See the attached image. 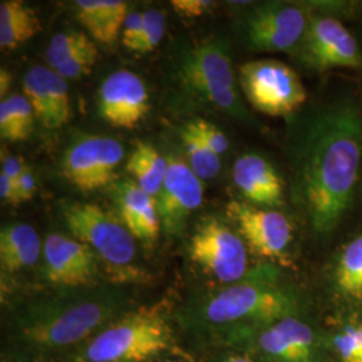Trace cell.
Segmentation results:
<instances>
[{
    "instance_id": "6da1fadb",
    "label": "cell",
    "mask_w": 362,
    "mask_h": 362,
    "mask_svg": "<svg viewBox=\"0 0 362 362\" xmlns=\"http://www.w3.org/2000/svg\"><path fill=\"white\" fill-rule=\"evenodd\" d=\"M294 194L313 231L329 235L353 206L362 164V112L349 98L318 107L294 155Z\"/></svg>"
},
{
    "instance_id": "7a4b0ae2",
    "label": "cell",
    "mask_w": 362,
    "mask_h": 362,
    "mask_svg": "<svg viewBox=\"0 0 362 362\" xmlns=\"http://www.w3.org/2000/svg\"><path fill=\"white\" fill-rule=\"evenodd\" d=\"M122 291L110 287L67 288L19 308L13 334L28 353H52L85 344L127 308Z\"/></svg>"
},
{
    "instance_id": "3957f363",
    "label": "cell",
    "mask_w": 362,
    "mask_h": 362,
    "mask_svg": "<svg viewBox=\"0 0 362 362\" xmlns=\"http://www.w3.org/2000/svg\"><path fill=\"white\" fill-rule=\"evenodd\" d=\"M302 309L297 291L279 282L274 267L260 266L239 282L196 298L182 311L181 321L196 334L219 338L233 330L300 315Z\"/></svg>"
},
{
    "instance_id": "277c9868",
    "label": "cell",
    "mask_w": 362,
    "mask_h": 362,
    "mask_svg": "<svg viewBox=\"0 0 362 362\" xmlns=\"http://www.w3.org/2000/svg\"><path fill=\"white\" fill-rule=\"evenodd\" d=\"M173 334L158 309L127 311L78 346L76 362H143L170 349Z\"/></svg>"
},
{
    "instance_id": "5b68a950",
    "label": "cell",
    "mask_w": 362,
    "mask_h": 362,
    "mask_svg": "<svg viewBox=\"0 0 362 362\" xmlns=\"http://www.w3.org/2000/svg\"><path fill=\"white\" fill-rule=\"evenodd\" d=\"M62 219L71 235L103 262L117 281H136L143 276L134 264L137 248L134 236L118 216L91 203H65Z\"/></svg>"
},
{
    "instance_id": "8992f818",
    "label": "cell",
    "mask_w": 362,
    "mask_h": 362,
    "mask_svg": "<svg viewBox=\"0 0 362 362\" xmlns=\"http://www.w3.org/2000/svg\"><path fill=\"white\" fill-rule=\"evenodd\" d=\"M218 339L257 362H324L326 353L322 337L300 315L233 330Z\"/></svg>"
},
{
    "instance_id": "52a82bcc",
    "label": "cell",
    "mask_w": 362,
    "mask_h": 362,
    "mask_svg": "<svg viewBox=\"0 0 362 362\" xmlns=\"http://www.w3.org/2000/svg\"><path fill=\"white\" fill-rule=\"evenodd\" d=\"M179 77L188 91L218 110L238 119L248 118L226 40L208 39L184 52L179 64Z\"/></svg>"
},
{
    "instance_id": "ba28073f",
    "label": "cell",
    "mask_w": 362,
    "mask_h": 362,
    "mask_svg": "<svg viewBox=\"0 0 362 362\" xmlns=\"http://www.w3.org/2000/svg\"><path fill=\"white\" fill-rule=\"evenodd\" d=\"M238 81L248 104L267 116H290L308 100V91L297 71L275 59L243 64Z\"/></svg>"
},
{
    "instance_id": "9c48e42d",
    "label": "cell",
    "mask_w": 362,
    "mask_h": 362,
    "mask_svg": "<svg viewBox=\"0 0 362 362\" xmlns=\"http://www.w3.org/2000/svg\"><path fill=\"white\" fill-rule=\"evenodd\" d=\"M311 15L308 7L298 3H259L243 15V38L252 52H297L308 31Z\"/></svg>"
},
{
    "instance_id": "30bf717a",
    "label": "cell",
    "mask_w": 362,
    "mask_h": 362,
    "mask_svg": "<svg viewBox=\"0 0 362 362\" xmlns=\"http://www.w3.org/2000/svg\"><path fill=\"white\" fill-rule=\"evenodd\" d=\"M189 254L203 272L226 285L239 282L248 274L246 243L223 220L208 218L197 224Z\"/></svg>"
},
{
    "instance_id": "8fae6325",
    "label": "cell",
    "mask_w": 362,
    "mask_h": 362,
    "mask_svg": "<svg viewBox=\"0 0 362 362\" xmlns=\"http://www.w3.org/2000/svg\"><path fill=\"white\" fill-rule=\"evenodd\" d=\"M226 211L250 252L259 258L287 264L293 227L286 215L238 200H231Z\"/></svg>"
},
{
    "instance_id": "7c38bea8",
    "label": "cell",
    "mask_w": 362,
    "mask_h": 362,
    "mask_svg": "<svg viewBox=\"0 0 362 362\" xmlns=\"http://www.w3.org/2000/svg\"><path fill=\"white\" fill-rule=\"evenodd\" d=\"M122 158L124 148L116 139L83 136L66 149L61 169L79 191L93 192L112 184Z\"/></svg>"
},
{
    "instance_id": "4fadbf2b",
    "label": "cell",
    "mask_w": 362,
    "mask_h": 362,
    "mask_svg": "<svg viewBox=\"0 0 362 362\" xmlns=\"http://www.w3.org/2000/svg\"><path fill=\"white\" fill-rule=\"evenodd\" d=\"M303 65L315 71L334 67H358L361 52L354 35L332 15L313 13L308 31L297 49Z\"/></svg>"
},
{
    "instance_id": "5bb4252c",
    "label": "cell",
    "mask_w": 362,
    "mask_h": 362,
    "mask_svg": "<svg viewBox=\"0 0 362 362\" xmlns=\"http://www.w3.org/2000/svg\"><path fill=\"white\" fill-rule=\"evenodd\" d=\"M43 275L65 288L93 287L98 278L97 255L76 238L50 233L43 242Z\"/></svg>"
},
{
    "instance_id": "9a60e30c",
    "label": "cell",
    "mask_w": 362,
    "mask_h": 362,
    "mask_svg": "<svg viewBox=\"0 0 362 362\" xmlns=\"http://www.w3.org/2000/svg\"><path fill=\"white\" fill-rule=\"evenodd\" d=\"M204 199L203 181L188 163L169 157L165 180L156 197L161 227L168 235H180L185 221L202 206Z\"/></svg>"
},
{
    "instance_id": "2e32d148",
    "label": "cell",
    "mask_w": 362,
    "mask_h": 362,
    "mask_svg": "<svg viewBox=\"0 0 362 362\" xmlns=\"http://www.w3.org/2000/svg\"><path fill=\"white\" fill-rule=\"evenodd\" d=\"M149 93L143 79L129 70H118L98 90V113L115 127L133 129L149 112Z\"/></svg>"
},
{
    "instance_id": "e0dca14e",
    "label": "cell",
    "mask_w": 362,
    "mask_h": 362,
    "mask_svg": "<svg viewBox=\"0 0 362 362\" xmlns=\"http://www.w3.org/2000/svg\"><path fill=\"white\" fill-rule=\"evenodd\" d=\"M23 93L46 129H59L70 119L67 83L49 66H34L27 71L23 78Z\"/></svg>"
},
{
    "instance_id": "ac0fdd59",
    "label": "cell",
    "mask_w": 362,
    "mask_h": 362,
    "mask_svg": "<svg viewBox=\"0 0 362 362\" xmlns=\"http://www.w3.org/2000/svg\"><path fill=\"white\" fill-rule=\"evenodd\" d=\"M233 179L239 192L252 206L274 208L284 203V180L263 156L246 153L238 157Z\"/></svg>"
},
{
    "instance_id": "d6986e66",
    "label": "cell",
    "mask_w": 362,
    "mask_h": 362,
    "mask_svg": "<svg viewBox=\"0 0 362 362\" xmlns=\"http://www.w3.org/2000/svg\"><path fill=\"white\" fill-rule=\"evenodd\" d=\"M118 219L134 239L153 242L161 228V220L155 197L146 194L133 180H119L110 188Z\"/></svg>"
},
{
    "instance_id": "ffe728a7",
    "label": "cell",
    "mask_w": 362,
    "mask_h": 362,
    "mask_svg": "<svg viewBox=\"0 0 362 362\" xmlns=\"http://www.w3.org/2000/svg\"><path fill=\"white\" fill-rule=\"evenodd\" d=\"M74 10L91 38L106 45L116 40L129 13L122 0H77Z\"/></svg>"
},
{
    "instance_id": "44dd1931",
    "label": "cell",
    "mask_w": 362,
    "mask_h": 362,
    "mask_svg": "<svg viewBox=\"0 0 362 362\" xmlns=\"http://www.w3.org/2000/svg\"><path fill=\"white\" fill-rule=\"evenodd\" d=\"M43 254L38 233L30 224H8L0 231L1 270L18 272L33 267Z\"/></svg>"
},
{
    "instance_id": "7402d4cb",
    "label": "cell",
    "mask_w": 362,
    "mask_h": 362,
    "mask_svg": "<svg viewBox=\"0 0 362 362\" xmlns=\"http://www.w3.org/2000/svg\"><path fill=\"white\" fill-rule=\"evenodd\" d=\"M42 31L38 13L22 0L0 3V47L13 50Z\"/></svg>"
},
{
    "instance_id": "603a6c76",
    "label": "cell",
    "mask_w": 362,
    "mask_h": 362,
    "mask_svg": "<svg viewBox=\"0 0 362 362\" xmlns=\"http://www.w3.org/2000/svg\"><path fill=\"white\" fill-rule=\"evenodd\" d=\"M127 169L146 194L157 197L168 170V158L152 144L139 141L130 153Z\"/></svg>"
},
{
    "instance_id": "cb8c5ba5",
    "label": "cell",
    "mask_w": 362,
    "mask_h": 362,
    "mask_svg": "<svg viewBox=\"0 0 362 362\" xmlns=\"http://www.w3.org/2000/svg\"><path fill=\"white\" fill-rule=\"evenodd\" d=\"M35 113L25 95L13 94L0 104V137L10 143L27 140L35 122Z\"/></svg>"
},
{
    "instance_id": "d4e9b609",
    "label": "cell",
    "mask_w": 362,
    "mask_h": 362,
    "mask_svg": "<svg viewBox=\"0 0 362 362\" xmlns=\"http://www.w3.org/2000/svg\"><path fill=\"white\" fill-rule=\"evenodd\" d=\"M180 139L184 152L188 158V165L196 173V176L202 181L214 180L221 168L220 156L216 155L202 140L189 122L182 127Z\"/></svg>"
},
{
    "instance_id": "484cf974",
    "label": "cell",
    "mask_w": 362,
    "mask_h": 362,
    "mask_svg": "<svg viewBox=\"0 0 362 362\" xmlns=\"http://www.w3.org/2000/svg\"><path fill=\"white\" fill-rule=\"evenodd\" d=\"M336 285L339 291L360 298L362 290V235L344 248L336 269Z\"/></svg>"
},
{
    "instance_id": "4316f807",
    "label": "cell",
    "mask_w": 362,
    "mask_h": 362,
    "mask_svg": "<svg viewBox=\"0 0 362 362\" xmlns=\"http://www.w3.org/2000/svg\"><path fill=\"white\" fill-rule=\"evenodd\" d=\"M91 39L86 33L70 30L65 33H59L54 35L47 46V50L45 52V59L50 69H55L69 59L73 54L81 50L86 43H89Z\"/></svg>"
},
{
    "instance_id": "83f0119b",
    "label": "cell",
    "mask_w": 362,
    "mask_h": 362,
    "mask_svg": "<svg viewBox=\"0 0 362 362\" xmlns=\"http://www.w3.org/2000/svg\"><path fill=\"white\" fill-rule=\"evenodd\" d=\"M100 52L95 43L90 40L81 50L73 54L65 62L52 69L58 76L67 79H78L90 74L93 67L98 62Z\"/></svg>"
},
{
    "instance_id": "f1b7e54d",
    "label": "cell",
    "mask_w": 362,
    "mask_h": 362,
    "mask_svg": "<svg viewBox=\"0 0 362 362\" xmlns=\"http://www.w3.org/2000/svg\"><path fill=\"white\" fill-rule=\"evenodd\" d=\"M167 31V21L163 11L146 10L143 13V31L134 52L148 54L158 47Z\"/></svg>"
},
{
    "instance_id": "f546056e",
    "label": "cell",
    "mask_w": 362,
    "mask_h": 362,
    "mask_svg": "<svg viewBox=\"0 0 362 362\" xmlns=\"http://www.w3.org/2000/svg\"><path fill=\"white\" fill-rule=\"evenodd\" d=\"M333 342L341 361L362 362V339L357 326H346Z\"/></svg>"
},
{
    "instance_id": "4dcf8cb0",
    "label": "cell",
    "mask_w": 362,
    "mask_h": 362,
    "mask_svg": "<svg viewBox=\"0 0 362 362\" xmlns=\"http://www.w3.org/2000/svg\"><path fill=\"white\" fill-rule=\"evenodd\" d=\"M188 122L194 128V132L202 137V140L207 144L216 155H224L228 151L230 143L227 136L212 122L204 118H194Z\"/></svg>"
},
{
    "instance_id": "1f68e13d",
    "label": "cell",
    "mask_w": 362,
    "mask_h": 362,
    "mask_svg": "<svg viewBox=\"0 0 362 362\" xmlns=\"http://www.w3.org/2000/svg\"><path fill=\"white\" fill-rule=\"evenodd\" d=\"M170 4L184 18H199L211 13L218 3L212 0H172Z\"/></svg>"
},
{
    "instance_id": "d6a6232c",
    "label": "cell",
    "mask_w": 362,
    "mask_h": 362,
    "mask_svg": "<svg viewBox=\"0 0 362 362\" xmlns=\"http://www.w3.org/2000/svg\"><path fill=\"white\" fill-rule=\"evenodd\" d=\"M141 31H143V13L129 11L122 28L121 40H122V45L130 52L136 50L141 37Z\"/></svg>"
},
{
    "instance_id": "836d02e7",
    "label": "cell",
    "mask_w": 362,
    "mask_h": 362,
    "mask_svg": "<svg viewBox=\"0 0 362 362\" xmlns=\"http://www.w3.org/2000/svg\"><path fill=\"white\" fill-rule=\"evenodd\" d=\"M15 184H16L19 204L30 202L37 194V189H38L37 179L30 167H27L26 170L19 176V179L15 181Z\"/></svg>"
},
{
    "instance_id": "e575fe53",
    "label": "cell",
    "mask_w": 362,
    "mask_h": 362,
    "mask_svg": "<svg viewBox=\"0 0 362 362\" xmlns=\"http://www.w3.org/2000/svg\"><path fill=\"white\" fill-rule=\"evenodd\" d=\"M27 164L21 156L10 155L1 152V175L16 181L26 170Z\"/></svg>"
},
{
    "instance_id": "d590c367",
    "label": "cell",
    "mask_w": 362,
    "mask_h": 362,
    "mask_svg": "<svg viewBox=\"0 0 362 362\" xmlns=\"http://www.w3.org/2000/svg\"><path fill=\"white\" fill-rule=\"evenodd\" d=\"M0 199L4 204H19L15 181L0 173Z\"/></svg>"
},
{
    "instance_id": "8d00e7d4",
    "label": "cell",
    "mask_w": 362,
    "mask_h": 362,
    "mask_svg": "<svg viewBox=\"0 0 362 362\" xmlns=\"http://www.w3.org/2000/svg\"><path fill=\"white\" fill-rule=\"evenodd\" d=\"M1 362H33L27 351H3Z\"/></svg>"
},
{
    "instance_id": "74e56055",
    "label": "cell",
    "mask_w": 362,
    "mask_h": 362,
    "mask_svg": "<svg viewBox=\"0 0 362 362\" xmlns=\"http://www.w3.org/2000/svg\"><path fill=\"white\" fill-rule=\"evenodd\" d=\"M13 83V76L7 69L0 70V95L4 97L11 88Z\"/></svg>"
},
{
    "instance_id": "f35d334b",
    "label": "cell",
    "mask_w": 362,
    "mask_h": 362,
    "mask_svg": "<svg viewBox=\"0 0 362 362\" xmlns=\"http://www.w3.org/2000/svg\"><path fill=\"white\" fill-rule=\"evenodd\" d=\"M219 362H257L252 358L247 357L245 354H228L226 357H223Z\"/></svg>"
},
{
    "instance_id": "ab89813d",
    "label": "cell",
    "mask_w": 362,
    "mask_h": 362,
    "mask_svg": "<svg viewBox=\"0 0 362 362\" xmlns=\"http://www.w3.org/2000/svg\"><path fill=\"white\" fill-rule=\"evenodd\" d=\"M357 329H358V333H360V336H361L362 339V324L358 325V326H357Z\"/></svg>"
},
{
    "instance_id": "60d3db41",
    "label": "cell",
    "mask_w": 362,
    "mask_h": 362,
    "mask_svg": "<svg viewBox=\"0 0 362 362\" xmlns=\"http://www.w3.org/2000/svg\"><path fill=\"white\" fill-rule=\"evenodd\" d=\"M358 299H362V290H361V294H360V298Z\"/></svg>"
}]
</instances>
